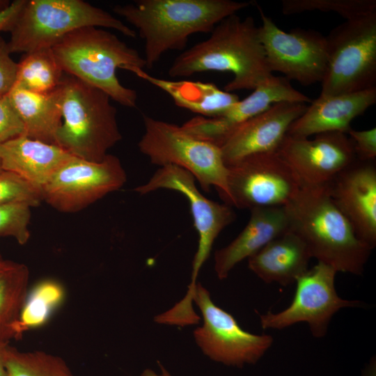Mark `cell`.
Listing matches in <instances>:
<instances>
[{
    "mask_svg": "<svg viewBox=\"0 0 376 376\" xmlns=\"http://www.w3.org/2000/svg\"><path fill=\"white\" fill-rule=\"evenodd\" d=\"M207 71L230 72L233 78L224 88L230 93L253 90L272 75L251 16L241 18L235 13L222 19L208 38L179 54L168 73L185 77Z\"/></svg>",
    "mask_w": 376,
    "mask_h": 376,
    "instance_id": "obj_1",
    "label": "cell"
},
{
    "mask_svg": "<svg viewBox=\"0 0 376 376\" xmlns=\"http://www.w3.org/2000/svg\"><path fill=\"white\" fill-rule=\"evenodd\" d=\"M251 5L232 0H136L113 11L133 25L145 41L146 67L170 50H182L197 33H211L229 15Z\"/></svg>",
    "mask_w": 376,
    "mask_h": 376,
    "instance_id": "obj_2",
    "label": "cell"
},
{
    "mask_svg": "<svg viewBox=\"0 0 376 376\" xmlns=\"http://www.w3.org/2000/svg\"><path fill=\"white\" fill-rule=\"evenodd\" d=\"M285 208L290 229L304 240L311 258L337 272L363 274L372 249L357 237L327 186H303Z\"/></svg>",
    "mask_w": 376,
    "mask_h": 376,
    "instance_id": "obj_3",
    "label": "cell"
},
{
    "mask_svg": "<svg viewBox=\"0 0 376 376\" xmlns=\"http://www.w3.org/2000/svg\"><path fill=\"white\" fill-rule=\"evenodd\" d=\"M52 49L63 72L104 91L118 104L134 108L137 94L122 85L117 69L133 73L146 67L135 49L102 28L76 29L61 39Z\"/></svg>",
    "mask_w": 376,
    "mask_h": 376,
    "instance_id": "obj_4",
    "label": "cell"
},
{
    "mask_svg": "<svg viewBox=\"0 0 376 376\" xmlns=\"http://www.w3.org/2000/svg\"><path fill=\"white\" fill-rule=\"evenodd\" d=\"M62 124L56 145L71 155L101 162L122 139L117 111L104 91L64 74L58 86Z\"/></svg>",
    "mask_w": 376,
    "mask_h": 376,
    "instance_id": "obj_5",
    "label": "cell"
},
{
    "mask_svg": "<svg viewBox=\"0 0 376 376\" xmlns=\"http://www.w3.org/2000/svg\"><path fill=\"white\" fill-rule=\"evenodd\" d=\"M114 29L125 36L136 33L106 10L82 0H26L10 32V53L52 48L69 33L83 27Z\"/></svg>",
    "mask_w": 376,
    "mask_h": 376,
    "instance_id": "obj_6",
    "label": "cell"
},
{
    "mask_svg": "<svg viewBox=\"0 0 376 376\" xmlns=\"http://www.w3.org/2000/svg\"><path fill=\"white\" fill-rule=\"evenodd\" d=\"M143 123L144 133L138 147L152 164L189 171L204 191L214 187L230 205L228 167L217 146L190 136L179 125L148 116H143Z\"/></svg>",
    "mask_w": 376,
    "mask_h": 376,
    "instance_id": "obj_7",
    "label": "cell"
},
{
    "mask_svg": "<svg viewBox=\"0 0 376 376\" xmlns=\"http://www.w3.org/2000/svg\"><path fill=\"white\" fill-rule=\"evenodd\" d=\"M326 38L328 63L319 96L376 88V13L346 20Z\"/></svg>",
    "mask_w": 376,
    "mask_h": 376,
    "instance_id": "obj_8",
    "label": "cell"
},
{
    "mask_svg": "<svg viewBox=\"0 0 376 376\" xmlns=\"http://www.w3.org/2000/svg\"><path fill=\"white\" fill-rule=\"evenodd\" d=\"M227 167L230 206L239 209L285 207L303 187L276 152L249 155Z\"/></svg>",
    "mask_w": 376,
    "mask_h": 376,
    "instance_id": "obj_9",
    "label": "cell"
},
{
    "mask_svg": "<svg viewBox=\"0 0 376 376\" xmlns=\"http://www.w3.org/2000/svg\"><path fill=\"white\" fill-rule=\"evenodd\" d=\"M194 302L203 318L202 325L194 331V340L211 360L241 368L256 363L272 345V336L244 330L232 315L213 302L201 283L196 285Z\"/></svg>",
    "mask_w": 376,
    "mask_h": 376,
    "instance_id": "obj_10",
    "label": "cell"
},
{
    "mask_svg": "<svg viewBox=\"0 0 376 376\" xmlns=\"http://www.w3.org/2000/svg\"><path fill=\"white\" fill-rule=\"evenodd\" d=\"M170 189L180 192L187 199L198 235L187 292L182 299L187 304H192L197 277L203 264L207 260L213 244L219 233L235 219L230 205L221 204L206 198L198 189L195 178L180 167L166 165L161 166L146 183L134 188L141 195L157 189Z\"/></svg>",
    "mask_w": 376,
    "mask_h": 376,
    "instance_id": "obj_11",
    "label": "cell"
},
{
    "mask_svg": "<svg viewBox=\"0 0 376 376\" xmlns=\"http://www.w3.org/2000/svg\"><path fill=\"white\" fill-rule=\"evenodd\" d=\"M337 272L318 262L296 281V290L290 304L279 313L260 315L263 329H283L298 322L308 324L312 335L322 338L327 332L331 318L344 308L363 307L359 300L341 298L335 288Z\"/></svg>",
    "mask_w": 376,
    "mask_h": 376,
    "instance_id": "obj_12",
    "label": "cell"
},
{
    "mask_svg": "<svg viewBox=\"0 0 376 376\" xmlns=\"http://www.w3.org/2000/svg\"><path fill=\"white\" fill-rule=\"evenodd\" d=\"M258 9L259 37L271 72H281L305 86L322 83L328 63L326 36L300 28L285 32L260 6Z\"/></svg>",
    "mask_w": 376,
    "mask_h": 376,
    "instance_id": "obj_13",
    "label": "cell"
},
{
    "mask_svg": "<svg viewBox=\"0 0 376 376\" xmlns=\"http://www.w3.org/2000/svg\"><path fill=\"white\" fill-rule=\"evenodd\" d=\"M127 175L120 159L108 154L101 162L77 157L64 164L41 189L42 201L62 212H75L120 189Z\"/></svg>",
    "mask_w": 376,
    "mask_h": 376,
    "instance_id": "obj_14",
    "label": "cell"
},
{
    "mask_svg": "<svg viewBox=\"0 0 376 376\" xmlns=\"http://www.w3.org/2000/svg\"><path fill=\"white\" fill-rule=\"evenodd\" d=\"M276 152L303 186H327L357 158L353 142L340 132L315 134L313 139L286 134Z\"/></svg>",
    "mask_w": 376,
    "mask_h": 376,
    "instance_id": "obj_15",
    "label": "cell"
},
{
    "mask_svg": "<svg viewBox=\"0 0 376 376\" xmlns=\"http://www.w3.org/2000/svg\"><path fill=\"white\" fill-rule=\"evenodd\" d=\"M281 102L311 103L312 100L295 89L283 76L271 75L246 97L214 117L195 116L180 127L190 136L218 147L229 134L247 120Z\"/></svg>",
    "mask_w": 376,
    "mask_h": 376,
    "instance_id": "obj_16",
    "label": "cell"
},
{
    "mask_svg": "<svg viewBox=\"0 0 376 376\" xmlns=\"http://www.w3.org/2000/svg\"><path fill=\"white\" fill-rule=\"evenodd\" d=\"M334 203L357 237L372 250L376 245V168L375 161L357 159L327 186Z\"/></svg>",
    "mask_w": 376,
    "mask_h": 376,
    "instance_id": "obj_17",
    "label": "cell"
},
{
    "mask_svg": "<svg viewBox=\"0 0 376 376\" xmlns=\"http://www.w3.org/2000/svg\"><path fill=\"white\" fill-rule=\"evenodd\" d=\"M307 107L300 102H277L237 126L219 146L226 165L249 155L276 152L290 126Z\"/></svg>",
    "mask_w": 376,
    "mask_h": 376,
    "instance_id": "obj_18",
    "label": "cell"
},
{
    "mask_svg": "<svg viewBox=\"0 0 376 376\" xmlns=\"http://www.w3.org/2000/svg\"><path fill=\"white\" fill-rule=\"evenodd\" d=\"M376 102V88L352 93L319 96L290 126L287 134L308 138L324 132L347 134L350 123Z\"/></svg>",
    "mask_w": 376,
    "mask_h": 376,
    "instance_id": "obj_19",
    "label": "cell"
},
{
    "mask_svg": "<svg viewBox=\"0 0 376 376\" xmlns=\"http://www.w3.org/2000/svg\"><path fill=\"white\" fill-rule=\"evenodd\" d=\"M241 233L214 256V268L220 280L226 279L239 263L290 229L285 207H255Z\"/></svg>",
    "mask_w": 376,
    "mask_h": 376,
    "instance_id": "obj_20",
    "label": "cell"
},
{
    "mask_svg": "<svg viewBox=\"0 0 376 376\" xmlns=\"http://www.w3.org/2000/svg\"><path fill=\"white\" fill-rule=\"evenodd\" d=\"M74 157L56 145L25 135L0 143L2 170L17 174L40 190Z\"/></svg>",
    "mask_w": 376,
    "mask_h": 376,
    "instance_id": "obj_21",
    "label": "cell"
},
{
    "mask_svg": "<svg viewBox=\"0 0 376 376\" xmlns=\"http://www.w3.org/2000/svg\"><path fill=\"white\" fill-rule=\"evenodd\" d=\"M311 258L304 240L289 229L248 258V267L267 283L287 286L308 269Z\"/></svg>",
    "mask_w": 376,
    "mask_h": 376,
    "instance_id": "obj_22",
    "label": "cell"
},
{
    "mask_svg": "<svg viewBox=\"0 0 376 376\" xmlns=\"http://www.w3.org/2000/svg\"><path fill=\"white\" fill-rule=\"evenodd\" d=\"M133 74L166 93L178 107L200 116H219L240 100L237 95L221 90L212 83L168 80L151 76L143 69Z\"/></svg>",
    "mask_w": 376,
    "mask_h": 376,
    "instance_id": "obj_23",
    "label": "cell"
},
{
    "mask_svg": "<svg viewBox=\"0 0 376 376\" xmlns=\"http://www.w3.org/2000/svg\"><path fill=\"white\" fill-rule=\"evenodd\" d=\"M6 95L24 124V135L56 145L62 124L58 87L49 93H36L15 84Z\"/></svg>",
    "mask_w": 376,
    "mask_h": 376,
    "instance_id": "obj_24",
    "label": "cell"
},
{
    "mask_svg": "<svg viewBox=\"0 0 376 376\" xmlns=\"http://www.w3.org/2000/svg\"><path fill=\"white\" fill-rule=\"evenodd\" d=\"M29 271L21 263L13 262L0 272V343L16 338V327L28 292Z\"/></svg>",
    "mask_w": 376,
    "mask_h": 376,
    "instance_id": "obj_25",
    "label": "cell"
},
{
    "mask_svg": "<svg viewBox=\"0 0 376 376\" xmlns=\"http://www.w3.org/2000/svg\"><path fill=\"white\" fill-rule=\"evenodd\" d=\"M65 72L52 48L24 54L17 63L15 84L36 93H49L60 85Z\"/></svg>",
    "mask_w": 376,
    "mask_h": 376,
    "instance_id": "obj_26",
    "label": "cell"
},
{
    "mask_svg": "<svg viewBox=\"0 0 376 376\" xmlns=\"http://www.w3.org/2000/svg\"><path fill=\"white\" fill-rule=\"evenodd\" d=\"M64 296L63 287L52 279L41 281L28 290L16 327V339L26 331L44 325Z\"/></svg>",
    "mask_w": 376,
    "mask_h": 376,
    "instance_id": "obj_27",
    "label": "cell"
},
{
    "mask_svg": "<svg viewBox=\"0 0 376 376\" xmlns=\"http://www.w3.org/2000/svg\"><path fill=\"white\" fill-rule=\"evenodd\" d=\"M7 376H75L61 357L46 352H22L7 345L4 353Z\"/></svg>",
    "mask_w": 376,
    "mask_h": 376,
    "instance_id": "obj_28",
    "label": "cell"
},
{
    "mask_svg": "<svg viewBox=\"0 0 376 376\" xmlns=\"http://www.w3.org/2000/svg\"><path fill=\"white\" fill-rule=\"evenodd\" d=\"M281 6L285 15L320 10L335 12L346 20L376 13L375 0H283Z\"/></svg>",
    "mask_w": 376,
    "mask_h": 376,
    "instance_id": "obj_29",
    "label": "cell"
},
{
    "mask_svg": "<svg viewBox=\"0 0 376 376\" xmlns=\"http://www.w3.org/2000/svg\"><path fill=\"white\" fill-rule=\"evenodd\" d=\"M42 201L40 190L28 181L10 171L0 172V205L24 203L35 207Z\"/></svg>",
    "mask_w": 376,
    "mask_h": 376,
    "instance_id": "obj_30",
    "label": "cell"
},
{
    "mask_svg": "<svg viewBox=\"0 0 376 376\" xmlns=\"http://www.w3.org/2000/svg\"><path fill=\"white\" fill-rule=\"evenodd\" d=\"M31 207L24 203L0 205V237L11 236L25 244L30 237Z\"/></svg>",
    "mask_w": 376,
    "mask_h": 376,
    "instance_id": "obj_31",
    "label": "cell"
},
{
    "mask_svg": "<svg viewBox=\"0 0 376 376\" xmlns=\"http://www.w3.org/2000/svg\"><path fill=\"white\" fill-rule=\"evenodd\" d=\"M24 134V124L7 95L0 97V143Z\"/></svg>",
    "mask_w": 376,
    "mask_h": 376,
    "instance_id": "obj_32",
    "label": "cell"
},
{
    "mask_svg": "<svg viewBox=\"0 0 376 376\" xmlns=\"http://www.w3.org/2000/svg\"><path fill=\"white\" fill-rule=\"evenodd\" d=\"M353 142L357 158L362 161H375L376 157V128L366 130L350 129L347 133Z\"/></svg>",
    "mask_w": 376,
    "mask_h": 376,
    "instance_id": "obj_33",
    "label": "cell"
},
{
    "mask_svg": "<svg viewBox=\"0 0 376 376\" xmlns=\"http://www.w3.org/2000/svg\"><path fill=\"white\" fill-rule=\"evenodd\" d=\"M8 42L0 36V97L6 96L15 84L17 63L10 56Z\"/></svg>",
    "mask_w": 376,
    "mask_h": 376,
    "instance_id": "obj_34",
    "label": "cell"
},
{
    "mask_svg": "<svg viewBox=\"0 0 376 376\" xmlns=\"http://www.w3.org/2000/svg\"><path fill=\"white\" fill-rule=\"evenodd\" d=\"M26 0H15L0 11V32L10 31L14 25Z\"/></svg>",
    "mask_w": 376,
    "mask_h": 376,
    "instance_id": "obj_35",
    "label": "cell"
},
{
    "mask_svg": "<svg viewBox=\"0 0 376 376\" xmlns=\"http://www.w3.org/2000/svg\"><path fill=\"white\" fill-rule=\"evenodd\" d=\"M9 343H0V376H7V372L4 363V353Z\"/></svg>",
    "mask_w": 376,
    "mask_h": 376,
    "instance_id": "obj_36",
    "label": "cell"
},
{
    "mask_svg": "<svg viewBox=\"0 0 376 376\" xmlns=\"http://www.w3.org/2000/svg\"><path fill=\"white\" fill-rule=\"evenodd\" d=\"M139 376H163L162 374L157 373L155 371L152 370V369L147 368L145 369Z\"/></svg>",
    "mask_w": 376,
    "mask_h": 376,
    "instance_id": "obj_37",
    "label": "cell"
},
{
    "mask_svg": "<svg viewBox=\"0 0 376 376\" xmlns=\"http://www.w3.org/2000/svg\"><path fill=\"white\" fill-rule=\"evenodd\" d=\"M12 263L13 261L3 260L0 256V272L9 267Z\"/></svg>",
    "mask_w": 376,
    "mask_h": 376,
    "instance_id": "obj_38",
    "label": "cell"
},
{
    "mask_svg": "<svg viewBox=\"0 0 376 376\" xmlns=\"http://www.w3.org/2000/svg\"><path fill=\"white\" fill-rule=\"evenodd\" d=\"M10 3V1L6 0H0V11L7 8Z\"/></svg>",
    "mask_w": 376,
    "mask_h": 376,
    "instance_id": "obj_39",
    "label": "cell"
},
{
    "mask_svg": "<svg viewBox=\"0 0 376 376\" xmlns=\"http://www.w3.org/2000/svg\"><path fill=\"white\" fill-rule=\"evenodd\" d=\"M159 366L163 376H173L162 365L159 363Z\"/></svg>",
    "mask_w": 376,
    "mask_h": 376,
    "instance_id": "obj_40",
    "label": "cell"
},
{
    "mask_svg": "<svg viewBox=\"0 0 376 376\" xmlns=\"http://www.w3.org/2000/svg\"><path fill=\"white\" fill-rule=\"evenodd\" d=\"M2 171V168H1V161H0V172Z\"/></svg>",
    "mask_w": 376,
    "mask_h": 376,
    "instance_id": "obj_41",
    "label": "cell"
}]
</instances>
